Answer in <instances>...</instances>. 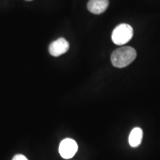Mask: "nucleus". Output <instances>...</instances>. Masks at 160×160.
Listing matches in <instances>:
<instances>
[{
  "mask_svg": "<svg viewBox=\"0 0 160 160\" xmlns=\"http://www.w3.org/2000/svg\"><path fill=\"white\" fill-rule=\"evenodd\" d=\"M137 57V51L129 46L121 47L112 53L111 59L112 65L116 68H122L133 62Z\"/></svg>",
  "mask_w": 160,
  "mask_h": 160,
  "instance_id": "obj_1",
  "label": "nucleus"
},
{
  "mask_svg": "<svg viewBox=\"0 0 160 160\" xmlns=\"http://www.w3.org/2000/svg\"><path fill=\"white\" fill-rule=\"evenodd\" d=\"M133 30L130 25L120 24L115 28L112 33V41L117 45H124L132 39Z\"/></svg>",
  "mask_w": 160,
  "mask_h": 160,
  "instance_id": "obj_2",
  "label": "nucleus"
},
{
  "mask_svg": "<svg viewBox=\"0 0 160 160\" xmlns=\"http://www.w3.org/2000/svg\"><path fill=\"white\" fill-rule=\"evenodd\" d=\"M78 151V145L75 140L65 139L62 140L59 147V152L61 157L65 159H71Z\"/></svg>",
  "mask_w": 160,
  "mask_h": 160,
  "instance_id": "obj_3",
  "label": "nucleus"
},
{
  "mask_svg": "<svg viewBox=\"0 0 160 160\" xmlns=\"http://www.w3.org/2000/svg\"><path fill=\"white\" fill-rule=\"evenodd\" d=\"M69 48L68 42L64 38H59L49 45L48 50L51 55L57 57L65 53L69 50Z\"/></svg>",
  "mask_w": 160,
  "mask_h": 160,
  "instance_id": "obj_4",
  "label": "nucleus"
},
{
  "mask_svg": "<svg viewBox=\"0 0 160 160\" xmlns=\"http://www.w3.org/2000/svg\"><path fill=\"white\" fill-rule=\"evenodd\" d=\"M108 5V0H89L88 9L94 14H100L107 10Z\"/></svg>",
  "mask_w": 160,
  "mask_h": 160,
  "instance_id": "obj_5",
  "label": "nucleus"
},
{
  "mask_svg": "<svg viewBox=\"0 0 160 160\" xmlns=\"http://www.w3.org/2000/svg\"><path fill=\"white\" fill-rule=\"evenodd\" d=\"M143 131L140 128H135L132 130L129 135V145L132 148H137L142 142Z\"/></svg>",
  "mask_w": 160,
  "mask_h": 160,
  "instance_id": "obj_6",
  "label": "nucleus"
},
{
  "mask_svg": "<svg viewBox=\"0 0 160 160\" xmlns=\"http://www.w3.org/2000/svg\"><path fill=\"white\" fill-rule=\"evenodd\" d=\"M13 160H28L24 155L17 154L13 158Z\"/></svg>",
  "mask_w": 160,
  "mask_h": 160,
  "instance_id": "obj_7",
  "label": "nucleus"
},
{
  "mask_svg": "<svg viewBox=\"0 0 160 160\" xmlns=\"http://www.w3.org/2000/svg\"><path fill=\"white\" fill-rule=\"evenodd\" d=\"M26 1H32V0H26Z\"/></svg>",
  "mask_w": 160,
  "mask_h": 160,
  "instance_id": "obj_8",
  "label": "nucleus"
}]
</instances>
